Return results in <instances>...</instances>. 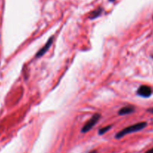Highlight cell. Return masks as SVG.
<instances>
[{
  "instance_id": "obj_1",
  "label": "cell",
  "mask_w": 153,
  "mask_h": 153,
  "mask_svg": "<svg viewBox=\"0 0 153 153\" xmlns=\"http://www.w3.org/2000/svg\"><path fill=\"white\" fill-rule=\"evenodd\" d=\"M147 126V123L146 122H140L137 123L136 124H134V125L130 126H128L126 128H123L122 130H121L120 131H118V133H116L115 137L116 139H120L122 137H123L124 136L127 135V134H130V133L136 132V131H140L141 130L143 129L144 128H146Z\"/></svg>"
},
{
  "instance_id": "obj_2",
  "label": "cell",
  "mask_w": 153,
  "mask_h": 153,
  "mask_svg": "<svg viewBox=\"0 0 153 153\" xmlns=\"http://www.w3.org/2000/svg\"><path fill=\"white\" fill-rule=\"evenodd\" d=\"M100 118V114H94L91 118H90L89 120L84 125V126L82 127V129H81V132L82 133H86L88 131L92 129L94 126L96 125L98 120Z\"/></svg>"
},
{
  "instance_id": "obj_3",
  "label": "cell",
  "mask_w": 153,
  "mask_h": 153,
  "mask_svg": "<svg viewBox=\"0 0 153 153\" xmlns=\"http://www.w3.org/2000/svg\"><path fill=\"white\" fill-rule=\"evenodd\" d=\"M53 38H54L53 36L50 37L49 40H48L47 41H46V43L44 45L43 47L40 48V49L38 51L37 54H36L35 55V58H40V57H42L46 52H47L48 50H49L51 45H52V42H53Z\"/></svg>"
},
{
  "instance_id": "obj_4",
  "label": "cell",
  "mask_w": 153,
  "mask_h": 153,
  "mask_svg": "<svg viewBox=\"0 0 153 153\" xmlns=\"http://www.w3.org/2000/svg\"><path fill=\"white\" fill-rule=\"evenodd\" d=\"M152 89L150 87L147 86V85H142L138 88L137 91H136V94L140 97H144V98H148L152 95Z\"/></svg>"
},
{
  "instance_id": "obj_5",
  "label": "cell",
  "mask_w": 153,
  "mask_h": 153,
  "mask_svg": "<svg viewBox=\"0 0 153 153\" xmlns=\"http://www.w3.org/2000/svg\"><path fill=\"white\" fill-rule=\"evenodd\" d=\"M135 111V108L132 105H128V106H124V107L122 108L119 111H118V114L121 116L123 115H127L129 114L133 113Z\"/></svg>"
},
{
  "instance_id": "obj_6",
  "label": "cell",
  "mask_w": 153,
  "mask_h": 153,
  "mask_svg": "<svg viewBox=\"0 0 153 153\" xmlns=\"http://www.w3.org/2000/svg\"><path fill=\"white\" fill-rule=\"evenodd\" d=\"M102 11H103V9L100 8V7H99V8L98 9H95V10H94L93 11H92L91 13H89L88 18H89L90 19H96V18H98L100 14H101Z\"/></svg>"
},
{
  "instance_id": "obj_7",
  "label": "cell",
  "mask_w": 153,
  "mask_h": 153,
  "mask_svg": "<svg viewBox=\"0 0 153 153\" xmlns=\"http://www.w3.org/2000/svg\"><path fill=\"white\" fill-rule=\"evenodd\" d=\"M111 127H112V126L110 125V126H107L104 127V128H100V129L98 130V134H99V135H102V134H105L106 131H108L110 129Z\"/></svg>"
},
{
  "instance_id": "obj_8",
  "label": "cell",
  "mask_w": 153,
  "mask_h": 153,
  "mask_svg": "<svg viewBox=\"0 0 153 153\" xmlns=\"http://www.w3.org/2000/svg\"><path fill=\"white\" fill-rule=\"evenodd\" d=\"M146 153H153V148H152V149H150L149 150L147 151Z\"/></svg>"
},
{
  "instance_id": "obj_9",
  "label": "cell",
  "mask_w": 153,
  "mask_h": 153,
  "mask_svg": "<svg viewBox=\"0 0 153 153\" xmlns=\"http://www.w3.org/2000/svg\"><path fill=\"white\" fill-rule=\"evenodd\" d=\"M148 112H150V113L153 114V108H150V109H148Z\"/></svg>"
},
{
  "instance_id": "obj_10",
  "label": "cell",
  "mask_w": 153,
  "mask_h": 153,
  "mask_svg": "<svg viewBox=\"0 0 153 153\" xmlns=\"http://www.w3.org/2000/svg\"><path fill=\"white\" fill-rule=\"evenodd\" d=\"M88 153H98V152H97V151L93 150V151H92V152H88Z\"/></svg>"
},
{
  "instance_id": "obj_11",
  "label": "cell",
  "mask_w": 153,
  "mask_h": 153,
  "mask_svg": "<svg viewBox=\"0 0 153 153\" xmlns=\"http://www.w3.org/2000/svg\"><path fill=\"white\" fill-rule=\"evenodd\" d=\"M110 1H113L114 0H110Z\"/></svg>"
}]
</instances>
